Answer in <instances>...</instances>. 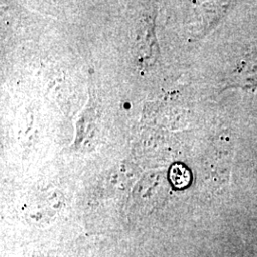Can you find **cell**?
<instances>
[{
  "label": "cell",
  "mask_w": 257,
  "mask_h": 257,
  "mask_svg": "<svg viewBox=\"0 0 257 257\" xmlns=\"http://www.w3.org/2000/svg\"><path fill=\"white\" fill-rule=\"evenodd\" d=\"M170 179L176 188H185L191 181L189 170L182 164H175L171 168Z\"/></svg>",
  "instance_id": "obj_1"
}]
</instances>
